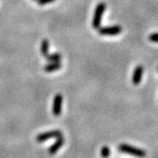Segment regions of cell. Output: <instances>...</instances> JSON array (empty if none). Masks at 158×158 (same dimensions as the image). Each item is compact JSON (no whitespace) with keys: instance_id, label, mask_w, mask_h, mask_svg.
Listing matches in <instances>:
<instances>
[{"instance_id":"1","label":"cell","mask_w":158,"mask_h":158,"mask_svg":"<svg viewBox=\"0 0 158 158\" xmlns=\"http://www.w3.org/2000/svg\"><path fill=\"white\" fill-rule=\"evenodd\" d=\"M118 149L121 153L128 154V155H131V156H136V157L139 158L145 157L146 155H147V153H146V151L144 149L133 147V146H130V145L126 144V143L119 144L118 147Z\"/></svg>"},{"instance_id":"2","label":"cell","mask_w":158,"mask_h":158,"mask_svg":"<svg viewBox=\"0 0 158 158\" xmlns=\"http://www.w3.org/2000/svg\"><path fill=\"white\" fill-rule=\"evenodd\" d=\"M106 9V5L101 2L96 6V9L94 11V15H93V19H92V27L96 30H98L101 27V20L102 16L104 14V12Z\"/></svg>"},{"instance_id":"3","label":"cell","mask_w":158,"mask_h":158,"mask_svg":"<svg viewBox=\"0 0 158 158\" xmlns=\"http://www.w3.org/2000/svg\"><path fill=\"white\" fill-rule=\"evenodd\" d=\"M61 136H62V133L60 130H52V131H48V132H45V133L38 135L36 137V141L38 142H43L48 139L58 138Z\"/></svg>"},{"instance_id":"4","label":"cell","mask_w":158,"mask_h":158,"mask_svg":"<svg viewBox=\"0 0 158 158\" xmlns=\"http://www.w3.org/2000/svg\"><path fill=\"white\" fill-rule=\"evenodd\" d=\"M122 31V27L120 26H112V27H105L98 29V33L101 35L106 36H113L119 34Z\"/></svg>"},{"instance_id":"5","label":"cell","mask_w":158,"mask_h":158,"mask_svg":"<svg viewBox=\"0 0 158 158\" xmlns=\"http://www.w3.org/2000/svg\"><path fill=\"white\" fill-rule=\"evenodd\" d=\"M62 94L58 93L54 98V101H53V109L52 112L55 116H59L62 113Z\"/></svg>"},{"instance_id":"6","label":"cell","mask_w":158,"mask_h":158,"mask_svg":"<svg viewBox=\"0 0 158 158\" xmlns=\"http://www.w3.org/2000/svg\"><path fill=\"white\" fill-rule=\"evenodd\" d=\"M143 72H144V69L143 66L141 65H138L133 73V77H132V83L133 85H138L141 82L142 79V76H143Z\"/></svg>"},{"instance_id":"7","label":"cell","mask_w":158,"mask_h":158,"mask_svg":"<svg viewBox=\"0 0 158 158\" xmlns=\"http://www.w3.org/2000/svg\"><path fill=\"white\" fill-rule=\"evenodd\" d=\"M64 142H65V140H64V138H63L62 136L56 138V142L48 148V153H49V155H55V154H56L57 151H58V150L61 148V147H62V145L64 144Z\"/></svg>"},{"instance_id":"8","label":"cell","mask_w":158,"mask_h":158,"mask_svg":"<svg viewBox=\"0 0 158 158\" xmlns=\"http://www.w3.org/2000/svg\"><path fill=\"white\" fill-rule=\"evenodd\" d=\"M61 68H62V63L60 62H48L44 67V71L49 73V72H54V71L59 70Z\"/></svg>"},{"instance_id":"9","label":"cell","mask_w":158,"mask_h":158,"mask_svg":"<svg viewBox=\"0 0 158 158\" xmlns=\"http://www.w3.org/2000/svg\"><path fill=\"white\" fill-rule=\"evenodd\" d=\"M40 53L44 57L49 54V41L47 39L43 40L40 43Z\"/></svg>"},{"instance_id":"10","label":"cell","mask_w":158,"mask_h":158,"mask_svg":"<svg viewBox=\"0 0 158 158\" xmlns=\"http://www.w3.org/2000/svg\"><path fill=\"white\" fill-rule=\"evenodd\" d=\"M46 59L48 62H60V60L62 59V56L59 53H54V54H48Z\"/></svg>"},{"instance_id":"11","label":"cell","mask_w":158,"mask_h":158,"mask_svg":"<svg viewBox=\"0 0 158 158\" xmlns=\"http://www.w3.org/2000/svg\"><path fill=\"white\" fill-rule=\"evenodd\" d=\"M110 156V148L107 146H104L101 148V156L103 158H108Z\"/></svg>"},{"instance_id":"12","label":"cell","mask_w":158,"mask_h":158,"mask_svg":"<svg viewBox=\"0 0 158 158\" xmlns=\"http://www.w3.org/2000/svg\"><path fill=\"white\" fill-rule=\"evenodd\" d=\"M148 39L150 41L152 42H156V43H158V33H153L149 35Z\"/></svg>"},{"instance_id":"13","label":"cell","mask_w":158,"mask_h":158,"mask_svg":"<svg viewBox=\"0 0 158 158\" xmlns=\"http://www.w3.org/2000/svg\"><path fill=\"white\" fill-rule=\"evenodd\" d=\"M54 1H56V0H37V2H38L40 6H45V5H48V4H50Z\"/></svg>"},{"instance_id":"14","label":"cell","mask_w":158,"mask_h":158,"mask_svg":"<svg viewBox=\"0 0 158 158\" xmlns=\"http://www.w3.org/2000/svg\"><path fill=\"white\" fill-rule=\"evenodd\" d=\"M34 1H37V0H34Z\"/></svg>"},{"instance_id":"15","label":"cell","mask_w":158,"mask_h":158,"mask_svg":"<svg viewBox=\"0 0 158 158\" xmlns=\"http://www.w3.org/2000/svg\"><path fill=\"white\" fill-rule=\"evenodd\" d=\"M157 70H158V68H157Z\"/></svg>"}]
</instances>
